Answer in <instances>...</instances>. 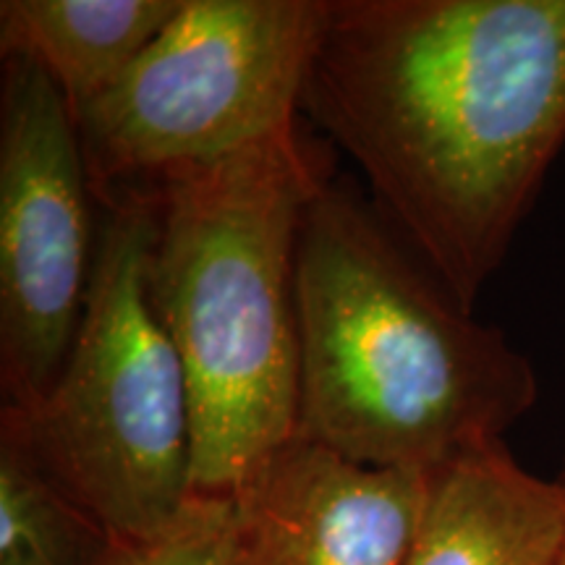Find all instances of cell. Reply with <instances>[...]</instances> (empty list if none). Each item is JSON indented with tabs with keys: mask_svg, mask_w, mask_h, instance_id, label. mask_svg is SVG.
Masks as SVG:
<instances>
[{
	"mask_svg": "<svg viewBox=\"0 0 565 565\" xmlns=\"http://www.w3.org/2000/svg\"><path fill=\"white\" fill-rule=\"evenodd\" d=\"M301 116L475 312L565 147V0H333Z\"/></svg>",
	"mask_w": 565,
	"mask_h": 565,
	"instance_id": "cell-1",
	"label": "cell"
},
{
	"mask_svg": "<svg viewBox=\"0 0 565 565\" xmlns=\"http://www.w3.org/2000/svg\"><path fill=\"white\" fill-rule=\"evenodd\" d=\"M299 427L356 463L433 471L505 440L540 401L532 359L458 307L356 186L330 175L296 252Z\"/></svg>",
	"mask_w": 565,
	"mask_h": 565,
	"instance_id": "cell-2",
	"label": "cell"
},
{
	"mask_svg": "<svg viewBox=\"0 0 565 565\" xmlns=\"http://www.w3.org/2000/svg\"><path fill=\"white\" fill-rule=\"evenodd\" d=\"M330 179L301 124L147 183V296L186 372L194 494L231 498L299 427L296 252Z\"/></svg>",
	"mask_w": 565,
	"mask_h": 565,
	"instance_id": "cell-3",
	"label": "cell"
},
{
	"mask_svg": "<svg viewBox=\"0 0 565 565\" xmlns=\"http://www.w3.org/2000/svg\"><path fill=\"white\" fill-rule=\"evenodd\" d=\"M100 207L87 301L66 364L34 408L3 404L0 429L116 540H145L194 494L192 398L147 296L158 225L152 186L118 189Z\"/></svg>",
	"mask_w": 565,
	"mask_h": 565,
	"instance_id": "cell-4",
	"label": "cell"
},
{
	"mask_svg": "<svg viewBox=\"0 0 565 565\" xmlns=\"http://www.w3.org/2000/svg\"><path fill=\"white\" fill-rule=\"evenodd\" d=\"M333 0H181L126 74L74 113L95 204L299 124Z\"/></svg>",
	"mask_w": 565,
	"mask_h": 565,
	"instance_id": "cell-5",
	"label": "cell"
},
{
	"mask_svg": "<svg viewBox=\"0 0 565 565\" xmlns=\"http://www.w3.org/2000/svg\"><path fill=\"white\" fill-rule=\"evenodd\" d=\"M79 129L63 92L26 55L0 87V385L34 408L66 364L95 263L97 223Z\"/></svg>",
	"mask_w": 565,
	"mask_h": 565,
	"instance_id": "cell-6",
	"label": "cell"
},
{
	"mask_svg": "<svg viewBox=\"0 0 565 565\" xmlns=\"http://www.w3.org/2000/svg\"><path fill=\"white\" fill-rule=\"evenodd\" d=\"M427 471L383 469L294 435L231 494L238 565H404Z\"/></svg>",
	"mask_w": 565,
	"mask_h": 565,
	"instance_id": "cell-7",
	"label": "cell"
},
{
	"mask_svg": "<svg viewBox=\"0 0 565 565\" xmlns=\"http://www.w3.org/2000/svg\"><path fill=\"white\" fill-rule=\"evenodd\" d=\"M563 536L557 477L534 475L505 440H490L429 475L404 565H553Z\"/></svg>",
	"mask_w": 565,
	"mask_h": 565,
	"instance_id": "cell-8",
	"label": "cell"
},
{
	"mask_svg": "<svg viewBox=\"0 0 565 565\" xmlns=\"http://www.w3.org/2000/svg\"><path fill=\"white\" fill-rule=\"evenodd\" d=\"M181 0H3L0 53L38 61L71 113L110 89Z\"/></svg>",
	"mask_w": 565,
	"mask_h": 565,
	"instance_id": "cell-9",
	"label": "cell"
},
{
	"mask_svg": "<svg viewBox=\"0 0 565 565\" xmlns=\"http://www.w3.org/2000/svg\"><path fill=\"white\" fill-rule=\"evenodd\" d=\"M116 536L0 429V565H103Z\"/></svg>",
	"mask_w": 565,
	"mask_h": 565,
	"instance_id": "cell-10",
	"label": "cell"
},
{
	"mask_svg": "<svg viewBox=\"0 0 565 565\" xmlns=\"http://www.w3.org/2000/svg\"><path fill=\"white\" fill-rule=\"evenodd\" d=\"M103 565H238L233 498L192 494L162 532L116 540Z\"/></svg>",
	"mask_w": 565,
	"mask_h": 565,
	"instance_id": "cell-11",
	"label": "cell"
},
{
	"mask_svg": "<svg viewBox=\"0 0 565 565\" xmlns=\"http://www.w3.org/2000/svg\"><path fill=\"white\" fill-rule=\"evenodd\" d=\"M557 482H561L563 492H565V458H563L561 471H557ZM553 565H565V536H563V545H561V550H557V555H555V563H553Z\"/></svg>",
	"mask_w": 565,
	"mask_h": 565,
	"instance_id": "cell-12",
	"label": "cell"
}]
</instances>
